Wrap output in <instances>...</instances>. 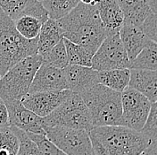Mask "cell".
I'll return each instance as SVG.
<instances>
[{"label":"cell","instance_id":"4","mask_svg":"<svg viewBox=\"0 0 157 155\" xmlns=\"http://www.w3.org/2000/svg\"><path fill=\"white\" fill-rule=\"evenodd\" d=\"M38 39L23 38L0 8V79L22 59L38 54Z\"/></svg>","mask_w":157,"mask_h":155},{"label":"cell","instance_id":"30","mask_svg":"<svg viewBox=\"0 0 157 155\" xmlns=\"http://www.w3.org/2000/svg\"><path fill=\"white\" fill-rule=\"evenodd\" d=\"M150 40L157 44V14H151L140 27Z\"/></svg>","mask_w":157,"mask_h":155},{"label":"cell","instance_id":"5","mask_svg":"<svg viewBox=\"0 0 157 155\" xmlns=\"http://www.w3.org/2000/svg\"><path fill=\"white\" fill-rule=\"evenodd\" d=\"M43 63L42 57L36 54L14 65L0 79V98L22 100L29 92L36 72Z\"/></svg>","mask_w":157,"mask_h":155},{"label":"cell","instance_id":"24","mask_svg":"<svg viewBox=\"0 0 157 155\" xmlns=\"http://www.w3.org/2000/svg\"><path fill=\"white\" fill-rule=\"evenodd\" d=\"M19 139L11 126L0 128V155H16Z\"/></svg>","mask_w":157,"mask_h":155},{"label":"cell","instance_id":"13","mask_svg":"<svg viewBox=\"0 0 157 155\" xmlns=\"http://www.w3.org/2000/svg\"><path fill=\"white\" fill-rule=\"evenodd\" d=\"M68 88L72 92L80 94L98 83L97 70L88 67L68 65L63 69Z\"/></svg>","mask_w":157,"mask_h":155},{"label":"cell","instance_id":"34","mask_svg":"<svg viewBox=\"0 0 157 155\" xmlns=\"http://www.w3.org/2000/svg\"><path fill=\"white\" fill-rule=\"evenodd\" d=\"M100 0H80L81 3H84L86 5H90V6H96Z\"/></svg>","mask_w":157,"mask_h":155},{"label":"cell","instance_id":"15","mask_svg":"<svg viewBox=\"0 0 157 155\" xmlns=\"http://www.w3.org/2000/svg\"><path fill=\"white\" fill-rule=\"evenodd\" d=\"M129 61L134 60L151 41L138 26L124 23L119 31Z\"/></svg>","mask_w":157,"mask_h":155},{"label":"cell","instance_id":"3","mask_svg":"<svg viewBox=\"0 0 157 155\" xmlns=\"http://www.w3.org/2000/svg\"><path fill=\"white\" fill-rule=\"evenodd\" d=\"M79 95L88 107L94 127L123 126L121 92L97 84Z\"/></svg>","mask_w":157,"mask_h":155},{"label":"cell","instance_id":"1","mask_svg":"<svg viewBox=\"0 0 157 155\" xmlns=\"http://www.w3.org/2000/svg\"><path fill=\"white\" fill-rule=\"evenodd\" d=\"M57 21L64 39L84 47L93 55L107 37L97 5L80 2L67 15Z\"/></svg>","mask_w":157,"mask_h":155},{"label":"cell","instance_id":"2","mask_svg":"<svg viewBox=\"0 0 157 155\" xmlns=\"http://www.w3.org/2000/svg\"><path fill=\"white\" fill-rule=\"evenodd\" d=\"M96 155H140L152 142L123 126H96L88 132Z\"/></svg>","mask_w":157,"mask_h":155},{"label":"cell","instance_id":"25","mask_svg":"<svg viewBox=\"0 0 157 155\" xmlns=\"http://www.w3.org/2000/svg\"><path fill=\"white\" fill-rule=\"evenodd\" d=\"M41 57L43 63H47L60 69H63L69 65L67 52L63 39L57 43L54 48L50 49L48 52H47L45 55Z\"/></svg>","mask_w":157,"mask_h":155},{"label":"cell","instance_id":"28","mask_svg":"<svg viewBox=\"0 0 157 155\" xmlns=\"http://www.w3.org/2000/svg\"><path fill=\"white\" fill-rule=\"evenodd\" d=\"M29 0H0V8L12 20L16 19Z\"/></svg>","mask_w":157,"mask_h":155},{"label":"cell","instance_id":"7","mask_svg":"<svg viewBox=\"0 0 157 155\" xmlns=\"http://www.w3.org/2000/svg\"><path fill=\"white\" fill-rule=\"evenodd\" d=\"M46 136L67 155H96L88 131L45 126Z\"/></svg>","mask_w":157,"mask_h":155},{"label":"cell","instance_id":"16","mask_svg":"<svg viewBox=\"0 0 157 155\" xmlns=\"http://www.w3.org/2000/svg\"><path fill=\"white\" fill-rule=\"evenodd\" d=\"M129 87L147 97L151 103L157 100V71L130 69Z\"/></svg>","mask_w":157,"mask_h":155},{"label":"cell","instance_id":"33","mask_svg":"<svg viewBox=\"0 0 157 155\" xmlns=\"http://www.w3.org/2000/svg\"><path fill=\"white\" fill-rule=\"evenodd\" d=\"M147 2L152 13L157 14V0H147Z\"/></svg>","mask_w":157,"mask_h":155},{"label":"cell","instance_id":"8","mask_svg":"<svg viewBox=\"0 0 157 155\" xmlns=\"http://www.w3.org/2000/svg\"><path fill=\"white\" fill-rule=\"evenodd\" d=\"M91 67L97 71L130 69V61L119 33L107 36L94 54Z\"/></svg>","mask_w":157,"mask_h":155},{"label":"cell","instance_id":"14","mask_svg":"<svg viewBox=\"0 0 157 155\" xmlns=\"http://www.w3.org/2000/svg\"><path fill=\"white\" fill-rule=\"evenodd\" d=\"M97 6L107 36L119 33L124 23V15L117 0H101Z\"/></svg>","mask_w":157,"mask_h":155},{"label":"cell","instance_id":"22","mask_svg":"<svg viewBox=\"0 0 157 155\" xmlns=\"http://www.w3.org/2000/svg\"><path fill=\"white\" fill-rule=\"evenodd\" d=\"M63 42L67 52L69 65H78L91 67L93 54L84 47L63 38Z\"/></svg>","mask_w":157,"mask_h":155},{"label":"cell","instance_id":"32","mask_svg":"<svg viewBox=\"0 0 157 155\" xmlns=\"http://www.w3.org/2000/svg\"><path fill=\"white\" fill-rule=\"evenodd\" d=\"M140 155H157V140H153Z\"/></svg>","mask_w":157,"mask_h":155},{"label":"cell","instance_id":"17","mask_svg":"<svg viewBox=\"0 0 157 155\" xmlns=\"http://www.w3.org/2000/svg\"><path fill=\"white\" fill-rule=\"evenodd\" d=\"M124 15V23L141 27L152 14L147 0H117ZM123 23V24H124Z\"/></svg>","mask_w":157,"mask_h":155},{"label":"cell","instance_id":"6","mask_svg":"<svg viewBox=\"0 0 157 155\" xmlns=\"http://www.w3.org/2000/svg\"><path fill=\"white\" fill-rule=\"evenodd\" d=\"M45 126H61L89 132L94 126L88 108L81 96L72 92L51 114L43 117Z\"/></svg>","mask_w":157,"mask_h":155},{"label":"cell","instance_id":"19","mask_svg":"<svg viewBox=\"0 0 157 155\" xmlns=\"http://www.w3.org/2000/svg\"><path fill=\"white\" fill-rule=\"evenodd\" d=\"M130 69H113L98 71V83L118 92H122L129 86Z\"/></svg>","mask_w":157,"mask_h":155},{"label":"cell","instance_id":"31","mask_svg":"<svg viewBox=\"0 0 157 155\" xmlns=\"http://www.w3.org/2000/svg\"><path fill=\"white\" fill-rule=\"evenodd\" d=\"M7 126H10L7 108L5 101L0 98V128Z\"/></svg>","mask_w":157,"mask_h":155},{"label":"cell","instance_id":"11","mask_svg":"<svg viewBox=\"0 0 157 155\" xmlns=\"http://www.w3.org/2000/svg\"><path fill=\"white\" fill-rule=\"evenodd\" d=\"M71 93L70 90L28 93L22 99L23 106L40 117H46L57 108Z\"/></svg>","mask_w":157,"mask_h":155},{"label":"cell","instance_id":"9","mask_svg":"<svg viewBox=\"0 0 157 155\" xmlns=\"http://www.w3.org/2000/svg\"><path fill=\"white\" fill-rule=\"evenodd\" d=\"M121 94L123 126L141 132L147 123L152 103L142 93L129 86Z\"/></svg>","mask_w":157,"mask_h":155},{"label":"cell","instance_id":"29","mask_svg":"<svg viewBox=\"0 0 157 155\" xmlns=\"http://www.w3.org/2000/svg\"><path fill=\"white\" fill-rule=\"evenodd\" d=\"M141 133L152 141L157 140V100L151 104L149 116Z\"/></svg>","mask_w":157,"mask_h":155},{"label":"cell","instance_id":"18","mask_svg":"<svg viewBox=\"0 0 157 155\" xmlns=\"http://www.w3.org/2000/svg\"><path fill=\"white\" fill-rule=\"evenodd\" d=\"M38 39V54L43 56L63 39L58 21L47 20L40 29Z\"/></svg>","mask_w":157,"mask_h":155},{"label":"cell","instance_id":"10","mask_svg":"<svg viewBox=\"0 0 157 155\" xmlns=\"http://www.w3.org/2000/svg\"><path fill=\"white\" fill-rule=\"evenodd\" d=\"M8 111L9 125L27 133L46 135L44 120L27 108L23 106L21 100H5Z\"/></svg>","mask_w":157,"mask_h":155},{"label":"cell","instance_id":"12","mask_svg":"<svg viewBox=\"0 0 157 155\" xmlns=\"http://www.w3.org/2000/svg\"><path fill=\"white\" fill-rule=\"evenodd\" d=\"M69 90L63 70L42 63L35 74L29 93Z\"/></svg>","mask_w":157,"mask_h":155},{"label":"cell","instance_id":"27","mask_svg":"<svg viewBox=\"0 0 157 155\" xmlns=\"http://www.w3.org/2000/svg\"><path fill=\"white\" fill-rule=\"evenodd\" d=\"M27 134L39 145L43 155H67L61 149H59L57 146L55 145L46 136V135H37L32 133Z\"/></svg>","mask_w":157,"mask_h":155},{"label":"cell","instance_id":"21","mask_svg":"<svg viewBox=\"0 0 157 155\" xmlns=\"http://www.w3.org/2000/svg\"><path fill=\"white\" fill-rule=\"evenodd\" d=\"M130 69H147L157 71V44L152 40L134 60L130 61Z\"/></svg>","mask_w":157,"mask_h":155},{"label":"cell","instance_id":"23","mask_svg":"<svg viewBox=\"0 0 157 155\" xmlns=\"http://www.w3.org/2000/svg\"><path fill=\"white\" fill-rule=\"evenodd\" d=\"M48 13L49 18L59 20L73 10L80 0H39Z\"/></svg>","mask_w":157,"mask_h":155},{"label":"cell","instance_id":"20","mask_svg":"<svg viewBox=\"0 0 157 155\" xmlns=\"http://www.w3.org/2000/svg\"><path fill=\"white\" fill-rule=\"evenodd\" d=\"M13 22L18 32L23 38L28 39L38 38L43 25V22L39 18L30 14H21Z\"/></svg>","mask_w":157,"mask_h":155},{"label":"cell","instance_id":"26","mask_svg":"<svg viewBox=\"0 0 157 155\" xmlns=\"http://www.w3.org/2000/svg\"><path fill=\"white\" fill-rule=\"evenodd\" d=\"M13 129L19 139V148L16 155H43L39 145L29 137L25 131H22L16 127H13Z\"/></svg>","mask_w":157,"mask_h":155}]
</instances>
